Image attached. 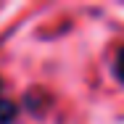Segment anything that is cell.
<instances>
[{
	"label": "cell",
	"mask_w": 124,
	"mask_h": 124,
	"mask_svg": "<svg viewBox=\"0 0 124 124\" xmlns=\"http://www.w3.org/2000/svg\"><path fill=\"white\" fill-rule=\"evenodd\" d=\"M13 116H16V106L3 95V82H0V124L13 122Z\"/></svg>",
	"instance_id": "1"
},
{
	"label": "cell",
	"mask_w": 124,
	"mask_h": 124,
	"mask_svg": "<svg viewBox=\"0 0 124 124\" xmlns=\"http://www.w3.org/2000/svg\"><path fill=\"white\" fill-rule=\"evenodd\" d=\"M114 74H116V79L124 85V48H119L116 58H114Z\"/></svg>",
	"instance_id": "2"
}]
</instances>
